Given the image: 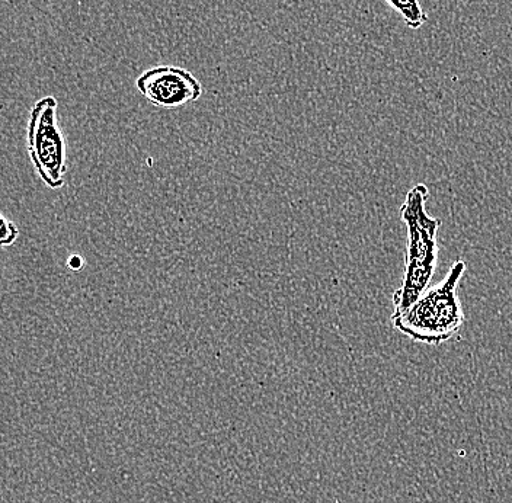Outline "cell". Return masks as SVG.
Returning <instances> with one entry per match:
<instances>
[{
    "label": "cell",
    "instance_id": "obj_1",
    "mask_svg": "<svg viewBox=\"0 0 512 503\" xmlns=\"http://www.w3.org/2000/svg\"><path fill=\"white\" fill-rule=\"evenodd\" d=\"M428 198L430 189L418 184L406 194L405 203L400 207V219L408 230V246L402 285L393 294V315L405 312L428 290L437 269L441 221L428 213Z\"/></svg>",
    "mask_w": 512,
    "mask_h": 503
},
{
    "label": "cell",
    "instance_id": "obj_2",
    "mask_svg": "<svg viewBox=\"0 0 512 503\" xmlns=\"http://www.w3.org/2000/svg\"><path fill=\"white\" fill-rule=\"evenodd\" d=\"M466 264L457 261L443 283L428 288L411 307L392 315L395 329L418 344L441 345L450 341L464 325V313L457 290Z\"/></svg>",
    "mask_w": 512,
    "mask_h": 503
},
{
    "label": "cell",
    "instance_id": "obj_5",
    "mask_svg": "<svg viewBox=\"0 0 512 503\" xmlns=\"http://www.w3.org/2000/svg\"><path fill=\"white\" fill-rule=\"evenodd\" d=\"M399 15L402 16L403 22L408 25L411 30H419L422 25L427 22L428 16L422 9L419 0H386Z\"/></svg>",
    "mask_w": 512,
    "mask_h": 503
},
{
    "label": "cell",
    "instance_id": "obj_3",
    "mask_svg": "<svg viewBox=\"0 0 512 503\" xmlns=\"http://www.w3.org/2000/svg\"><path fill=\"white\" fill-rule=\"evenodd\" d=\"M57 101L46 96L35 102L28 124V155L44 185L60 189L67 169V144L59 126Z\"/></svg>",
    "mask_w": 512,
    "mask_h": 503
},
{
    "label": "cell",
    "instance_id": "obj_7",
    "mask_svg": "<svg viewBox=\"0 0 512 503\" xmlns=\"http://www.w3.org/2000/svg\"><path fill=\"white\" fill-rule=\"evenodd\" d=\"M67 265H69L70 269L73 271H79L83 267V259L80 258L79 255L70 256L69 261H67Z\"/></svg>",
    "mask_w": 512,
    "mask_h": 503
},
{
    "label": "cell",
    "instance_id": "obj_6",
    "mask_svg": "<svg viewBox=\"0 0 512 503\" xmlns=\"http://www.w3.org/2000/svg\"><path fill=\"white\" fill-rule=\"evenodd\" d=\"M19 237L18 226L0 213V248H9Z\"/></svg>",
    "mask_w": 512,
    "mask_h": 503
},
{
    "label": "cell",
    "instance_id": "obj_4",
    "mask_svg": "<svg viewBox=\"0 0 512 503\" xmlns=\"http://www.w3.org/2000/svg\"><path fill=\"white\" fill-rule=\"evenodd\" d=\"M137 91L160 110H178L203 95V85L182 67L156 66L136 80Z\"/></svg>",
    "mask_w": 512,
    "mask_h": 503
}]
</instances>
